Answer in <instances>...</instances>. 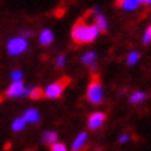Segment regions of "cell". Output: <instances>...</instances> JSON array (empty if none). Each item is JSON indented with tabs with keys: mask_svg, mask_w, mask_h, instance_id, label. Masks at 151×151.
Listing matches in <instances>:
<instances>
[{
	"mask_svg": "<svg viewBox=\"0 0 151 151\" xmlns=\"http://www.w3.org/2000/svg\"><path fill=\"white\" fill-rule=\"evenodd\" d=\"M146 97H147V94L144 92H134L132 96L129 97V100H130L132 104H140V103H143V101L146 100Z\"/></svg>",
	"mask_w": 151,
	"mask_h": 151,
	"instance_id": "15",
	"label": "cell"
},
{
	"mask_svg": "<svg viewBox=\"0 0 151 151\" xmlns=\"http://www.w3.org/2000/svg\"><path fill=\"white\" fill-rule=\"evenodd\" d=\"M129 139H130V136H129V134H122V136H121V137H119V144H125V143L126 142H129Z\"/></svg>",
	"mask_w": 151,
	"mask_h": 151,
	"instance_id": "22",
	"label": "cell"
},
{
	"mask_svg": "<svg viewBox=\"0 0 151 151\" xmlns=\"http://www.w3.org/2000/svg\"><path fill=\"white\" fill-rule=\"evenodd\" d=\"M27 126V122L24 121V118H17L13 121V124H11V129H13L14 132H22L24 129Z\"/></svg>",
	"mask_w": 151,
	"mask_h": 151,
	"instance_id": "14",
	"label": "cell"
},
{
	"mask_svg": "<svg viewBox=\"0 0 151 151\" xmlns=\"http://www.w3.org/2000/svg\"><path fill=\"white\" fill-rule=\"evenodd\" d=\"M7 97H25V86H24L22 79L19 81H13V83L9 86L7 92H6Z\"/></svg>",
	"mask_w": 151,
	"mask_h": 151,
	"instance_id": "5",
	"label": "cell"
},
{
	"mask_svg": "<svg viewBox=\"0 0 151 151\" xmlns=\"http://www.w3.org/2000/svg\"><path fill=\"white\" fill-rule=\"evenodd\" d=\"M94 25L96 28L99 29V32H103L105 33L108 31V24H107V19H105L104 15H101L100 13L96 14V17H94Z\"/></svg>",
	"mask_w": 151,
	"mask_h": 151,
	"instance_id": "10",
	"label": "cell"
},
{
	"mask_svg": "<svg viewBox=\"0 0 151 151\" xmlns=\"http://www.w3.org/2000/svg\"><path fill=\"white\" fill-rule=\"evenodd\" d=\"M21 36L25 37V39H27V37H29V36H32V31H24V32L21 33Z\"/></svg>",
	"mask_w": 151,
	"mask_h": 151,
	"instance_id": "23",
	"label": "cell"
},
{
	"mask_svg": "<svg viewBox=\"0 0 151 151\" xmlns=\"http://www.w3.org/2000/svg\"><path fill=\"white\" fill-rule=\"evenodd\" d=\"M104 121H105V114H103V112H94L87 119V126H89V129H92V130H97V129L101 128V125L104 124Z\"/></svg>",
	"mask_w": 151,
	"mask_h": 151,
	"instance_id": "6",
	"label": "cell"
},
{
	"mask_svg": "<svg viewBox=\"0 0 151 151\" xmlns=\"http://www.w3.org/2000/svg\"><path fill=\"white\" fill-rule=\"evenodd\" d=\"M22 118L27 124H37V122L40 121V114H39V111L35 110V108H29V110H27L24 112Z\"/></svg>",
	"mask_w": 151,
	"mask_h": 151,
	"instance_id": "7",
	"label": "cell"
},
{
	"mask_svg": "<svg viewBox=\"0 0 151 151\" xmlns=\"http://www.w3.org/2000/svg\"><path fill=\"white\" fill-rule=\"evenodd\" d=\"M7 53H9V55H13V57H15V55H19L22 54V53H25L28 49V40L25 39V37L22 36H15V37H11L9 42H7Z\"/></svg>",
	"mask_w": 151,
	"mask_h": 151,
	"instance_id": "4",
	"label": "cell"
},
{
	"mask_svg": "<svg viewBox=\"0 0 151 151\" xmlns=\"http://www.w3.org/2000/svg\"><path fill=\"white\" fill-rule=\"evenodd\" d=\"M28 97H31L32 100H40L42 97H45L43 89H40V87H31V90H29V94H28Z\"/></svg>",
	"mask_w": 151,
	"mask_h": 151,
	"instance_id": "16",
	"label": "cell"
},
{
	"mask_svg": "<svg viewBox=\"0 0 151 151\" xmlns=\"http://www.w3.org/2000/svg\"><path fill=\"white\" fill-rule=\"evenodd\" d=\"M144 3H146V4H148V6H150V4H151V0H144Z\"/></svg>",
	"mask_w": 151,
	"mask_h": 151,
	"instance_id": "24",
	"label": "cell"
},
{
	"mask_svg": "<svg viewBox=\"0 0 151 151\" xmlns=\"http://www.w3.org/2000/svg\"><path fill=\"white\" fill-rule=\"evenodd\" d=\"M143 42H144V45H148L151 42V27L147 28L146 33H144V36H143Z\"/></svg>",
	"mask_w": 151,
	"mask_h": 151,
	"instance_id": "20",
	"label": "cell"
},
{
	"mask_svg": "<svg viewBox=\"0 0 151 151\" xmlns=\"http://www.w3.org/2000/svg\"><path fill=\"white\" fill-rule=\"evenodd\" d=\"M139 58H140V54H139L137 51H132V53H129L128 55V65L129 67H133V65L137 64Z\"/></svg>",
	"mask_w": 151,
	"mask_h": 151,
	"instance_id": "17",
	"label": "cell"
},
{
	"mask_svg": "<svg viewBox=\"0 0 151 151\" xmlns=\"http://www.w3.org/2000/svg\"><path fill=\"white\" fill-rule=\"evenodd\" d=\"M65 55L64 54H61V55H58L57 57V60H55V65L58 67V68H61V67H64V64H65Z\"/></svg>",
	"mask_w": 151,
	"mask_h": 151,
	"instance_id": "21",
	"label": "cell"
},
{
	"mask_svg": "<svg viewBox=\"0 0 151 151\" xmlns=\"http://www.w3.org/2000/svg\"><path fill=\"white\" fill-rule=\"evenodd\" d=\"M87 99L92 104H101L104 94H103V85H101V79L99 75H93L92 82L89 83L87 87Z\"/></svg>",
	"mask_w": 151,
	"mask_h": 151,
	"instance_id": "2",
	"label": "cell"
},
{
	"mask_svg": "<svg viewBox=\"0 0 151 151\" xmlns=\"http://www.w3.org/2000/svg\"><path fill=\"white\" fill-rule=\"evenodd\" d=\"M116 6H118V7H122V9L126 10V11H132V10L137 9L139 3L136 0H118V1H116Z\"/></svg>",
	"mask_w": 151,
	"mask_h": 151,
	"instance_id": "12",
	"label": "cell"
},
{
	"mask_svg": "<svg viewBox=\"0 0 151 151\" xmlns=\"http://www.w3.org/2000/svg\"><path fill=\"white\" fill-rule=\"evenodd\" d=\"M53 40H54V35L50 29H43L39 35V43L42 46H49L53 43Z\"/></svg>",
	"mask_w": 151,
	"mask_h": 151,
	"instance_id": "8",
	"label": "cell"
},
{
	"mask_svg": "<svg viewBox=\"0 0 151 151\" xmlns=\"http://www.w3.org/2000/svg\"><path fill=\"white\" fill-rule=\"evenodd\" d=\"M86 140H87V133L81 132L78 134V137L75 139L72 143V151H81L83 148V146L86 144Z\"/></svg>",
	"mask_w": 151,
	"mask_h": 151,
	"instance_id": "9",
	"label": "cell"
},
{
	"mask_svg": "<svg viewBox=\"0 0 151 151\" xmlns=\"http://www.w3.org/2000/svg\"><path fill=\"white\" fill-rule=\"evenodd\" d=\"M69 82H71V79H69L68 76H63L60 81L49 85V86L43 90L45 97H47V99H58V97H61V94H63V92H64V89H67V86L69 85Z\"/></svg>",
	"mask_w": 151,
	"mask_h": 151,
	"instance_id": "3",
	"label": "cell"
},
{
	"mask_svg": "<svg viewBox=\"0 0 151 151\" xmlns=\"http://www.w3.org/2000/svg\"><path fill=\"white\" fill-rule=\"evenodd\" d=\"M99 33L100 32L96 28V25H87L83 19H79L73 25L71 36L76 45H86V43H92L96 40Z\"/></svg>",
	"mask_w": 151,
	"mask_h": 151,
	"instance_id": "1",
	"label": "cell"
},
{
	"mask_svg": "<svg viewBox=\"0 0 151 151\" xmlns=\"http://www.w3.org/2000/svg\"><path fill=\"white\" fill-rule=\"evenodd\" d=\"M96 58H97V55H96V53H94V51H87V53H85V54L82 55L81 61H82L83 65L94 68V64H96Z\"/></svg>",
	"mask_w": 151,
	"mask_h": 151,
	"instance_id": "11",
	"label": "cell"
},
{
	"mask_svg": "<svg viewBox=\"0 0 151 151\" xmlns=\"http://www.w3.org/2000/svg\"><path fill=\"white\" fill-rule=\"evenodd\" d=\"M136 1H137L139 4H142V3H144V0H136Z\"/></svg>",
	"mask_w": 151,
	"mask_h": 151,
	"instance_id": "25",
	"label": "cell"
},
{
	"mask_svg": "<svg viewBox=\"0 0 151 151\" xmlns=\"http://www.w3.org/2000/svg\"><path fill=\"white\" fill-rule=\"evenodd\" d=\"M22 76H24V73L19 69H15V71H13V72L10 73V78L13 79V81H19V79H22Z\"/></svg>",
	"mask_w": 151,
	"mask_h": 151,
	"instance_id": "19",
	"label": "cell"
},
{
	"mask_svg": "<svg viewBox=\"0 0 151 151\" xmlns=\"http://www.w3.org/2000/svg\"><path fill=\"white\" fill-rule=\"evenodd\" d=\"M51 151H67V147H65V144H63V143L55 142L51 144Z\"/></svg>",
	"mask_w": 151,
	"mask_h": 151,
	"instance_id": "18",
	"label": "cell"
},
{
	"mask_svg": "<svg viewBox=\"0 0 151 151\" xmlns=\"http://www.w3.org/2000/svg\"><path fill=\"white\" fill-rule=\"evenodd\" d=\"M57 137H58V134L57 132H46L43 133V136H42V143H45V144H53V143L57 142Z\"/></svg>",
	"mask_w": 151,
	"mask_h": 151,
	"instance_id": "13",
	"label": "cell"
}]
</instances>
